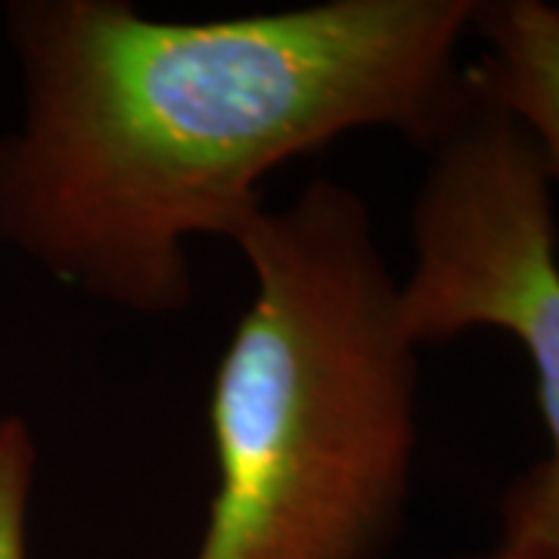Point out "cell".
<instances>
[{
  "mask_svg": "<svg viewBox=\"0 0 559 559\" xmlns=\"http://www.w3.org/2000/svg\"><path fill=\"white\" fill-rule=\"evenodd\" d=\"M473 13L476 0H323L175 22L128 0H13L0 246L100 305L183 314L190 242L240 240L277 168L358 131L417 150L439 138L469 94Z\"/></svg>",
  "mask_w": 559,
  "mask_h": 559,
  "instance_id": "6da1fadb",
  "label": "cell"
},
{
  "mask_svg": "<svg viewBox=\"0 0 559 559\" xmlns=\"http://www.w3.org/2000/svg\"><path fill=\"white\" fill-rule=\"evenodd\" d=\"M252 301L221 355L218 488L193 559H385L419 441V348L370 209L311 180L234 242Z\"/></svg>",
  "mask_w": 559,
  "mask_h": 559,
  "instance_id": "7a4b0ae2",
  "label": "cell"
},
{
  "mask_svg": "<svg viewBox=\"0 0 559 559\" xmlns=\"http://www.w3.org/2000/svg\"><path fill=\"white\" fill-rule=\"evenodd\" d=\"M469 72V66H466ZM411 205L414 264L401 314L417 348L476 330L516 340L535 373L550 451L503 488L500 540L559 559V230L538 146L469 75L426 150Z\"/></svg>",
  "mask_w": 559,
  "mask_h": 559,
  "instance_id": "3957f363",
  "label": "cell"
},
{
  "mask_svg": "<svg viewBox=\"0 0 559 559\" xmlns=\"http://www.w3.org/2000/svg\"><path fill=\"white\" fill-rule=\"evenodd\" d=\"M473 35L485 50L469 75L532 134L559 187V0H476Z\"/></svg>",
  "mask_w": 559,
  "mask_h": 559,
  "instance_id": "277c9868",
  "label": "cell"
},
{
  "mask_svg": "<svg viewBox=\"0 0 559 559\" xmlns=\"http://www.w3.org/2000/svg\"><path fill=\"white\" fill-rule=\"evenodd\" d=\"M38 439L22 414H0V559H28Z\"/></svg>",
  "mask_w": 559,
  "mask_h": 559,
  "instance_id": "5b68a950",
  "label": "cell"
},
{
  "mask_svg": "<svg viewBox=\"0 0 559 559\" xmlns=\"http://www.w3.org/2000/svg\"><path fill=\"white\" fill-rule=\"evenodd\" d=\"M451 559H557V557H538V554H522L513 547H503L495 544L491 550H481V554H466V557H451Z\"/></svg>",
  "mask_w": 559,
  "mask_h": 559,
  "instance_id": "8992f818",
  "label": "cell"
}]
</instances>
